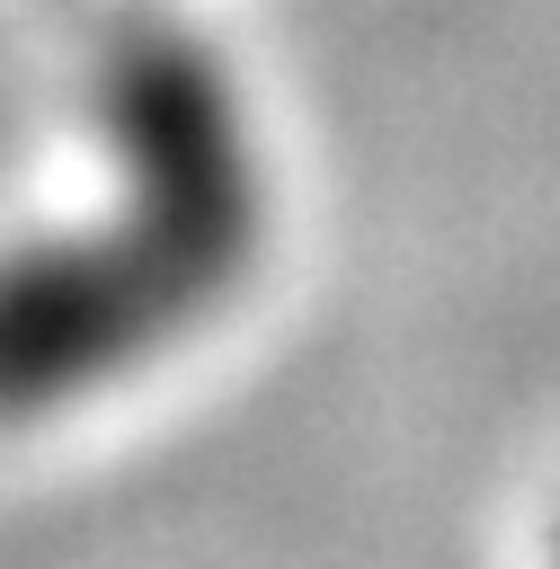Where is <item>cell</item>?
Masks as SVG:
<instances>
[{"label":"cell","mask_w":560,"mask_h":569,"mask_svg":"<svg viewBox=\"0 0 560 569\" xmlns=\"http://www.w3.org/2000/svg\"><path fill=\"white\" fill-rule=\"evenodd\" d=\"M116 133L142 151L133 222H98L71 249L0 267V409L80 391V373L142 356L160 329L204 302L249 249V160L222 107V80L178 44H151L116 80Z\"/></svg>","instance_id":"obj_1"}]
</instances>
